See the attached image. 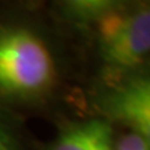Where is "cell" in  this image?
Wrapping results in <instances>:
<instances>
[{
  "label": "cell",
  "instance_id": "4",
  "mask_svg": "<svg viewBox=\"0 0 150 150\" xmlns=\"http://www.w3.org/2000/svg\"><path fill=\"white\" fill-rule=\"evenodd\" d=\"M112 1L108 0H74L60 6L63 17L76 28L88 31L102 17Z\"/></svg>",
  "mask_w": 150,
  "mask_h": 150
},
{
  "label": "cell",
  "instance_id": "5",
  "mask_svg": "<svg viewBox=\"0 0 150 150\" xmlns=\"http://www.w3.org/2000/svg\"><path fill=\"white\" fill-rule=\"evenodd\" d=\"M93 132V120L72 122L60 131L50 150H89Z\"/></svg>",
  "mask_w": 150,
  "mask_h": 150
},
{
  "label": "cell",
  "instance_id": "6",
  "mask_svg": "<svg viewBox=\"0 0 150 150\" xmlns=\"http://www.w3.org/2000/svg\"><path fill=\"white\" fill-rule=\"evenodd\" d=\"M115 138L112 124L106 118H93V132L89 150H114Z\"/></svg>",
  "mask_w": 150,
  "mask_h": 150
},
{
  "label": "cell",
  "instance_id": "7",
  "mask_svg": "<svg viewBox=\"0 0 150 150\" xmlns=\"http://www.w3.org/2000/svg\"><path fill=\"white\" fill-rule=\"evenodd\" d=\"M114 150H150V147L139 135L129 131L128 134H124L118 140L115 139Z\"/></svg>",
  "mask_w": 150,
  "mask_h": 150
},
{
  "label": "cell",
  "instance_id": "2",
  "mask_svg": "<svg viewBox=\"0 0 150 150\" xmlns=\"http://www.w3.org/2000/svg\"><path fill=\"white\" fill-rule=\"evenodd\" d=\"M88 32L115 82L132 76L150 59V3L112 1Z\"/></svg>",
  "mask_w": 150,
  "mask_h": 150
},
{
  "label": "cell",
  "instance_id": "1",
  "mask_svg": "<svg viewBox=\"0 0 150 150\" xmlns=\"http://www.w3.org/2000/svg\"><path fill=\"white\" fill-rule=\"evenodd\" d=\"M56 82V60L43 38L24 25H0V97L38 102Z\"/></svg>",
  "mask_w": 150,
  "mask_h": 150
},
{
  "label": "cell",
  "instance_id": "3",
  "mask_svg": "<svg viewBox=\"0 0 150 150\" xmlns=\"http://www.w3.org/2000/svg\"><path fill=\"white\" fill-rule=\"evenodd\" d=\"M99 108L110 122H120L150 147V74L117 81L99 97Z\"/></svg>",
  "mask_w": 150,
  "mask_h": 150
},
{
  "label": "cell",
  "instance_id": "8",
  "mask_svg": "<svg viewBox=\"0 0 150 150\" xmlns=\"http://www.w3.org/2000/svg\"><path fill=\"white\" fill-rule=\"evenodd\" d=\"M0 150H22L13 135L0 127Z\"/></svg>",
  "mask_w": 150,
  "mask_h": 150
}]
</instances>
